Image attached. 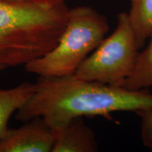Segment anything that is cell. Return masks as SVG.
Returning <instances> with one entry per match:
<instances>
[{
  "label": "cell",
  "instance_id": "1",
  "mask_svg": "<svg viewBox=\"0 0 152 152\" xmlns=\"http://www.w3.org/2000/svg\"><path fill=\"white\" fill-rule=\"evenodd\" d=\"M35 92L17 111L16 118L27 122L41 117L55 132L72 119L85 116H107L118 111L135 112L152 109L149 90H129L74 75L39 77Z\"/></svg>",
  "mask_w": 152,
  "mask_h": 152
},
{
  "label": "cell",
  "instance_id": "2",
  "mask_svg": "<svg viewBox=\"0 0 152 152\" xmlns=\"http://www.w3.org/2000/svg\"><path fill=\"white\" fill-rule=\"evenodd\" d=\"M69 10L64 0L0 1V67L25 66L52 50Z\"/></svg>",
  "mask_w": 152,
  "mask_h": 152
},
{
  "label": "cell",
  "instance_id": "3",
  "mask_svg": "<svg viewBox=\"0 0 152 152\" xmlns=\"http://www.w3.org/2000/svg\"><path fill=\"white\" fill-rule=\"evenodd\" d=\"M109 30L107 19L96 9L88 6L70 9L65 29L56 46L26 64V71L46 77L74 75Z\"/></svg>",
  "mask_w": 152,
  "mask_h": 152
},
{
  "label": "cell",
  "instance_id": "4",
  "mask_svg": "<svg viewBox=\"0 0 152 152\" xmlns=\"http://www.w3.org/2000/svg\"><path fill=\"white\" fill-rule=\"evenodd\" d=\"M138 50L128 13H121L113 33L101 42L74 75L85 80L122 87L132 71Z\"/></svg>",
  "mask_w": 152,
  "mask_h": 152
},
{
  "label": "cell",
  "instance_id": "5",
  "mask_svg": "<svg viewBox=\"0 0 152 152\" xmlns=\"http://www.w3.org/2000/svg\"><path fill=\"white\" fill-rule=\"evenodd\" d=\"M54 143L52 129L37 117L20 128L7 129L0 139V152H52Z\"/></svg>",
  "mask_w": 152,
  "mask_h": 152
},
{
  "label": "cell",
  "instance_id": "6",
  "mask_svg": "<svg viewBox=\"0 0 152 152\" xmlns=\"http://www.w3.org/2000/svg\"><path fill=\"white\" fill-rule=\"evenodd\" d=\"M52 152H96L98 143L92 128L83 117L72 119L64 128L54 132Z\"/></svg>",
  "mask_w": 152,
  "mask_h": 152
},
{
  "label": "cell",
  "instance_id": "7",
  "mask_svg": "<svg viewBox=\"0 0 152 152\" xmlns=\"http://www.w3.org/2000/svg\"><path fill=\"white\" fill-rule=\"evenodd\" d=\"M35 88V84L26 82L13 88L0 89V139L8 129L11 115L27 102Z\"/></svg>",
  "mask_w": 152,
  "mask_h": 152
},
{
  "label": "cell",
  "instance_id": "8",
  "mask_svg": "<svg viewBox=\"0 0 152 152\" xmlns=\"http://www.w3.org/2000/svg\"><path fill=\"white\" fill-rule=\"evenodd\" d=\"M130 3L128 18L132 26L137 45L142 49L152 37V0H128Z\"/></svg>",
  "mask_w": 152,
  "mask_h": 152
},
{
  "label": "cell",
  "instance_id": "9",
  "mask_svg": "<svg viewBox=\"0 0 152 152\" xmlns=\"http://www.w3.org/2000/svg\"><path fill=\"white\" fill-rule=\"evenodd\" d=\"M122 87L133 91L152 87V37L147 46L138 52L132 71Z\"/></svg>",
  "mask_w": 152,
  "mask_h": 152
},
{
  "label": "cell",
  "instance_id": "10",
  "mask_svg": "<svg viewBox=\"0 0 152 152\" xmlns=\"http://www.w3.org/2000/svg\"><path fill=\"white\" fill-rule=\"evenodd\" d=\"M140 118V136L144 147L152 149V109L135 112Z\"/></svg>",
  "mask_w": 152,
  "mask_h": 152
},
{
  "label": "cell",
  "instance_id": "11",
  "mask_svg": "<svg viewBox=\"0 0 152 152\" xmlns=\"http://www.w3.org/2000/svg\"><path fill=\"white\" fill-rule=\"evenodd\" d=\"M30 0H0V1H4V2H10V3H23L27 2Z\"/></svg>",
  "mask_w": 152,
  "mask_h": 152
},
{
  "label": "cell",
  "instance_id": "12",
  "mask_svg": "<svg viewBox=\"0 0 152 152\" xmlns=\"http://www.w3.org/2000/svg\"><path fill=\"white\" fill-rule=\"evenodd\" d=\"M4 70V68H1V67H0V72H1V71H3Z\"/></svg>",
  "mask_w": 152,
  "mask_h": 152
}]
</instances>
